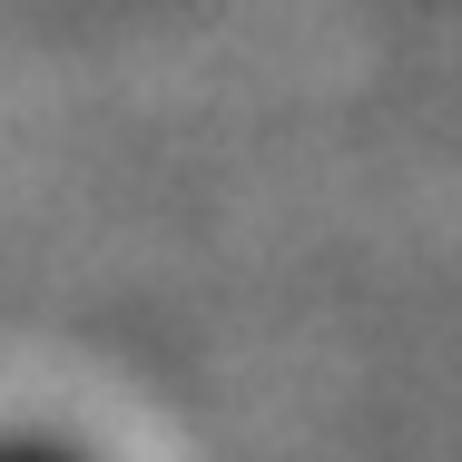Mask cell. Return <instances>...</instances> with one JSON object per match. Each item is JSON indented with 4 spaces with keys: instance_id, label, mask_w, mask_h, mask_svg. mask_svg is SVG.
I'll return each instance as SVG.
<instances>
[{
    "instance_id": "obj_1",
    "label": "cell",
    "mask_w": 462,
    "mask_h": 462,
    "mask_svg": "<svg viewBox=\"0 0 462 462\" xmlns=\"http://www.w3.org/2000/svg\"><path fill=\"white\" fill-rule=\"evenodd\" d=\"M0 462H89V453L60 443V433H0Z\"/></svg>"
}]
</instances>
